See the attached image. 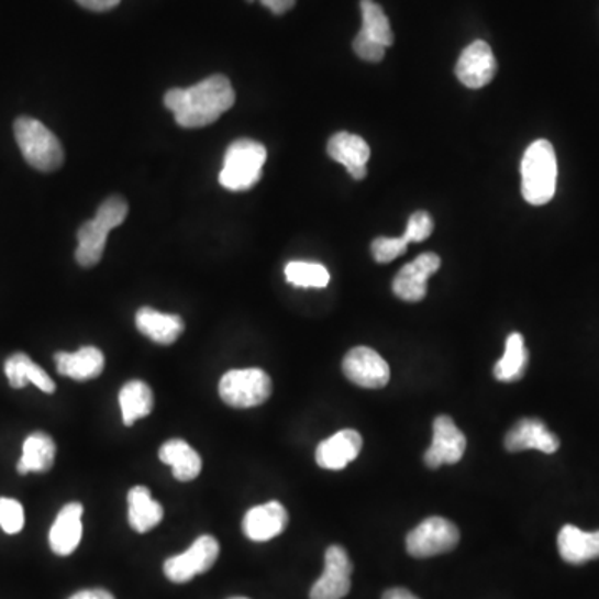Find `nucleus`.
I'll list each match as a JSON object with an SVG mask.
<instances>
[{"instance_id": "nucleus-37", "label": "nucleus", "mask_w": 599, "mask_h": 599, "mask_svg": "<svg viewBox=\"0 0 599 599\" xmlns=\"http://www.w3.org/2000/svg\"><path fill=\"white\" fill-rule=\"evenodd\" d=\"M384 599H420L404 588H391L384 592Z\"/></svg>"}, {"instance_id": "nucleus-8", "label": "nucleus", "mask_w": 599, "mask_h": 599, "mask_svg": "<svg viewBox=\"0 0 599 599\" xmlns=\"http://www.w3.org/2000/svg\"><path fill=\"white\" fill-rule=\"evenodd\" d=\"M220 555V545L210 534L197 537L193 545L182 555L171 556L165 562L164 573L171 583L184 585L196 576L213 568Z\"/></svg>"}, {"instance_id": "nucleus-28", "label": "nucleus", "mask_w": 599, "mask_h": 599, "mask_svg": "<svg viewBox=\"0 0 599 599\" xmlns=\"http://www.w3.org/2000/svg\"><path fill=\"white\" fill-rule=\"evenodd\" d=\"M359 9H362V19H364V25L359 32L371 41L384 45L385 48L390 47L393 44V31H391L390 21H388L384 9L375 0H362Z\"/></svg>"}, {"instance_id": "nucleus-4", "label": "nucleus", "mask_w": 599, "mask_h": 599, "mask_svg": "<svg viewBox=\"0 0 599 599\" xmlns=\"http://www.w3.org/2000/svg\"><path fill=\"white\" fill-rule=\"evenodd\" d=\"M267 162V148L252 138H239L226 148L219 180L230 192H245L257 186Z\"/></svg>"}, {"instance_id": "nucleus-16", "label": "nucleus", "mask_w": 599, "mask_h": 599, "mask_svg": "<svg viewBox=\"0 0 599 599\" xmlns=\"http://www.w3.org/2000/svg\"><path fill=\"white\" fill-rule=\"evenodd\" d=\"M84 507L80 503H69L58 511L51 531L48 545L57 556H69L76 552L82 540Z\"/></svg>"}, {"instance_id": "nucleus-19", "label": "nucleus", "mask_w": 599, "mask_h": 599, "mask_svg": "<svg viewBox=\"0 0 599 599\" xmlns=\"http://www.w3.org/2000/svg\"><path fill=\"white\" fill-rule=\"evenodd\" d=\"M54 359L58 375L77 381L93 380L106 367V356L96 346H82L74 353L57 352Z\"/></svg>"}, {"instance_id": "nucleus-27", "label": "nucleus", "mask_w": 599, "mask_h": 599, "mask_svg": "<svg viewBox=\"0 0 599 599\" xmlns=\"http://www.w3.org/2000/svg\"><path fill=\"white\" fill-rule=\"evenodd\" d=\"M528 358H530V355H528L526 346H524L523 335L521 333H511L508 336L507 346H504V355L495 365V378L498 381H504V384L521 380L524 377V371H526Z\"/></svg>"}, {"instance_id": "nucleus-14", "label": "nucleus", "mask_w": 599, "mask_h": 599, "mask_svg": "<svg viewBox=\"0 0 599 599\" xmlns=\"http://www.w3.org/2000/svg\"><path fill=\"white\" fill-rule=\"evenodd\" d=\"M288 526V513L280 501H268L252 508L242 521V530L252 542H270L280 536Z\"/></svg>"}, {"instance_id": "nucleus-23", "label": "nucleus", "mask_w": 599, "mask_h": 599, "mask_svg": "<svg viewBox=\"0 0 599 599\" xmlns=\"http://www.w3.org/2000/svg\"><path fill=\"white\" fill-rule=\"evenodd\" d=\"M5 377L9 384L14 388H24L25 385L32 384L44 391V393H54L55 384L44 368L38 367L32 362L31 356L25 353H14L5 359L4 365Z\"/></svg>"}, {"instance_id": "nucleus-11", "label": "nucleus", "mask_w": 599, "mask_h": 599, "mask_svg": "<svg viewBox=\"0 0 599 599\" xmlns=\"http://www.w3.org/2000/svg\"><path fill=\"white\" fill-rule=\"evenodd\" d=\"M466 436L452 418L440 414L433 422V442L426 450L425 463L432 469L443 465H455L465 455Z\"/></svg>"}, {"instance_id": "nucleus-1", "label": "nucleus", "mask_w": 599, "mask_h": 599, "mask_svg": "<svg viewBox=\"0 0 599 599\" xmlns=\"http://www.w3.org/2000/svg\"><path fill=\"white\" fill-rule=\"evenodd\" d=\"M164 103L180 127H207L232 109L235 90L225 76L217 74L187 89L168 90Z\"/></svg>"}, {"instance_id": "nucleus-36", "label": "nucleus", "mask_w": 599, "mask_h": 599, "mask_svg": "<svg viewBox=\"0 0 599 599\" xmlns=\"http://www.w3.org/2000/svg\"><path fill=\"white\" fill-rule=\"evenodd\" d=\"M69 599H115L112 592L106 591V589H84V591L76 592L70 596Z\"/></svg>"}, {"instance_id": "nucleus-31", "label": "nucleus", "mask_w": 599, "mask_h": 599, "mask_svg": "<svg viewBox=\"0 0 599 599\" xmlns=\"http://www.w3.org/2000/svg\"><path fill=\"white\" fill-rule=\"evenodd\" d=\"M408 245L410 244H408L403 235L398 236V239L380 236L371 244V254H374V258L378 264H390V262L397 260L407 252Z\"/></svg>"}, {"instance_id": "nucleus-12", "label": "nucleus", "mask_w": 599, "mask_h": 599, "mask_svg": "<svg viewBox=\"0 0 599 599\" xmlns=\"http://www.w3.org/2000/svg\"><path fill=\"white\" fill-rule=\"evenodd\" d=\"M442 258L433 252L420 255L411 264L404 265L393 280V293L403 302H422L426 297L429 278L439 271Z\"/></svg>"}, {"instance_id": "nucleus-29", "label": "nucleus", "mask_w": 599, "mask_h": 599, "mask_svg": "<svg viewBox=\"0 0 599 599\" xmlns=\"http://www.w3.org/2000/svg\"><path fill=\"white\" fill-rule=\"evenodd\" d=\"M288 284L298 288H325L330 284V274L317 262H290L285 267Z\"/></svg>"}, {"instance_id": "nucleus-6", "label": "nucleus", "mask_w": 599, "mask_h": 599, "mask_svg": "<svg viewBox=\"0 0 599 599\" xmlns=\"http://www.w3.org/2000/svg\"><path fill=\"white\" fill-rule=\"evenodd\" d=\"M271 390V378L260 368L226 371L219 384L220 398L232 408L260 407L270 398Z\"/></svg>"}, {"instance_id": "nucleus-35", "label": "nucleus", "mask_w": 599, "mask_h": 599, "mask_svg": "<svg viewBox=\"0 0 599 599\" xmlns=\"http://www.w3.org/2000/svg\"><path fill=\"white\" fill-rule=\"evenodd\" d=\"M265 8L270 9L271 14L284 15L297 4V0H260Z\"/></svg>"}, {"instance_id": "nucleus-9", "label": "nucleus", "mask_w": 599, "mask_h": 599, "mask_svg": "<svg viewBox=\"0 0 599 599\" xmlns=\"http://www.w3.org/2000/svg\"><path fill=\"white\" fill-rule=\"evenodd\" d=\"M353 563L342 546L333 545L325 553V568L310 589V599H343L352 589Z\"/></svg>"}, {"instance_id": "nucleus-15", "label": "nucleus", "mask_w": 599, "mask_h": 599, "mask_svg": "<svg viewBox=\"0 0 599 599\" xmlns=\"http://www.w3.org/2000/svg\"><path fill=\"white\" fill-rule=\"evenodd\" d=\"M504 448L510 453L537 450L552 455L559 448V439L546 429L542 420L523 418L504 436Z\"/></svg>"}, {"instance_id": "nucleus-21", "label": "nucleus", "mask_w": 599, "mask_h": 599, "mask_svg": "<svg viewBox=\"0 0 599 599\" xmlns=\"http://www.w3.org/2000/svg\"><path fill=\"white\" fill-rule=\"evenodd\" d=\"M558 550L569 565H583L599 558V531L586 533L573 524H566L558 534Z\"/></svg>"}, {"instance_id": "nucleus-20", "label": "nucleus", "mask_w": 599, "mask_h": 599, "mask_svg": "<svg viewBox=\"0 0 599 599\" xmlns=\"http://www.w3.org/2000/svg\"><path fill=\"white\" fill-rule=\"evenodd\" d=\"M135 325L142 335L158 345H171L186 330V323L178 315L162 313L151 307H142L135 315Z\"/></svg>"}, {"instance_id": "nucleus-3", "label": "nucleus", "mask_w": 599, "mask_h": 599, "mask_svg": "<svg viewBox=\"0 0 599 599\" xmlns=\"http://www.w3.org/2000/svg\"><path fill=\"white\" fill-rule=\"evenodd\" d=\"M127 213L129 203L122 197L113 196L103 200L102 206L97 209L96 217L87 220L77 232L79 247L76 251V260L79 265L90 268L102 260L110 230L122 225L127 219Z\"/></svg>"}, {"instance_id": "nucleus-13", "label": "nucleus", "mask_w": 599, "mask_h": 599, "mask_svg": "<svg viewBox=\"0 0 599 599\" xmlns=\"http://www.w3.org/2000/svg\"><path fill=\"white\" fill-rule=\"evenodd\" d=\"M456 77L468 89H481L493 80L497 74V58L490 45L484 41L473 42L459 55Z\"/></svg>"}, {"instance_id": "nucleus-30", "label": "nucleus", "mask_w": 599, "mask_h": 599, "mask_svg": "<svg viewBox=\"0 0 599 599\" xmlns=\"http://www.w3.org/2000/svg\"><path fill=\"white\" fill-rule=\"evenodd\" d=\"M24 524V507L14 498H0V528L8 534H18Z\"/></svg>"}, {"instance_id": "nucleus-7", "label": "nucleus", "mask_w": 599, "mask_h": 599, "mask_svg": "<svg viewBox=\"0 0 599 599\" xmlns=\"http://www.w3.org/2000/svg\"><path fill=\"white\" fill-rule=\"evenodd\" d=\"M459 543V531L442 517L426 518L407 536V552L413 558H432L453 552Z\"/></svg>"}, {"instance_id": "nucleus-24", "label": "nucleus", "mask_w": 599, "mask_h": 599, "mask_svg": "<svg viewBox=\"0 0 599 599\" xmlns=\"http://www.w3.org/2000/svg\"><path fill=\"white\" fill-rule=\"evenodd\" d=\"M54 440L47 433L35 432L25 439L22 446V456L18 463V472L21 475L29 473H47L55 462Z\"/></svg>"}, {"instance_id": "nucleus-17", "label": "nucleus", "mask_w": 599, "mask_h": 599, "mask_svg": "<svg viewBox=\"0 0 599 599\" xmlns=\"http://www.w3.org/2000/svg\"><path fill=\"white\" fill-rule=\"evenodd\" d=\"M330 157L342 164L355 180L367 177V164L370 160V147L364 138L350 132H339L329 141Z\"/></svg>"}, {"instance_id": "nucleus-25", "label": "nucleus", "mask_w": 599, "mask_h": 599, "mask_svg": "<svg viewBox=\"0 0 599 599\" xmlns=\"http://www.w3.org/2000/svg\"><path fill=\"white\" fill-rule=\"evenodd\" d=\"M164 508L152 498L151 490L135 487L129 491V524L137 533H148L160 524Z\"/></svg>"}, {"instance_id": "nucleus-2", "label": "nucleus", "mask_w": 599, "mask_h": 599, "mask_svg": "<svg viewBox=\"0 0 599 599\" xmlns=\"http://www.w3.org/2000/svg\"><path fill=\"white\" fill-rule=\"evenodd\" d=\"M558 162L548 141H536L521 160V193L531 206H545L555 197Z\"/></svg>"}, {"instance_id": "nucleus-5", "label": "nucleus", "mask_w": 599, "mask_h": 599, "mask_svg": "<svg viewBox=\"0 0 599 599\" xmlns=\"http://www.w3.org/2000/svg\"><path fill=\"white\" fill-rule=\"evenodd\" d=\"M14 135L25 162L35 170L54 171L63 167V144L41 120L19 117L14 124Z\"/></svg>"}, {"instance_id": "nucleus-34", "label": "nucleus", "mask_w": 599, "mask_h": 599, "mask_svg": "<svg viewBox=\"0 0 599 599\" xmlns=\"http://www.w3.org/2000/svg\"><path fill=\"white\" fill-rule=\"evenodd\" d=\"M77 2L92 12H107L120 4V0H77Z\"/></svg>"}, {"instance_id": "nucleus-18", "label": "nucleus", "mask_w": 599, "mask_h": 599, "mask_svg": "<svg viewBox=\"0 0 599 599\" xmlns=\"http://www.w3.org/2000/svg\"><path fill=\"white\" fill-rule=\"evenodd\" d=\"M364 446V439L356 430H342L335 435L320 443L317 448L315 459L320 468L343 469L358 458Z\"/></svg>"}, {"instance_id": "nucleus-22", "label": "nucleus", "mask_w": 599, "mask_h": 599, "mask_svg": "<svg viewBox=\"0 0 599 599\" xmlns=\"http://www.w3.org/2000/svg\"><path fill=\"white\" fill-rule=\"evenodd\" d=\"M158 458L171 466L178 481H192L202 472V458L186 440L171 439L158 450Z\"/></svg>"}, {"instance_id": "nucleus-38", "label": "nucleus", "mask_w": 599, "mask_h": 599, "mask_svg": "<svg viewBox=\"0 0 599 599\" xmlns=\"http://www.w3.org/2000/svg\"><path fill=\"white\" fill-rule=\"evenodd\" d=\"M230 599H248V598H240V596H236V598H230Z\"/></svg>"}, {"instance_id": "nucleus-33", "label": "nucleus", "mask_w": 599, "mask_h": 599, "mask_svg": "<svg viewBox=\"0 0 599 599\" xmlns=\"http://www.w3.org/2000/svg\"><path fill=\"white\" fill-rule=\"evenodd\" d=\"M353 51H355V54L359 58L367 60V63H380V60H384L387 48L378 44V42L371 41V38H368L362 32H358L355 41H353Z\"/></svg>"}, {"instance_id": "nucleus-32", "label": "nucleus", "mask_w": 599, "mask_h": 599, "mask_svg": "<svg viewBox=\"0 0 599 599\" xmlns=\"http://www.w3.org/2000/svg\"><path fill=\"white\" fill-rule=\"evenodd\" d=\"M433 233V219L429 212H414L411 213L408 219L407 230H404L403 236L407 239L408 244H414V242H423L429 239Z\"/></svg>"}, {"instance_id": "nucleus-10", "label": "nucleus", "mask_w": 599, "mask_h": 599, "mask_svg": "<svg viewBox=\"0 0 599 599\" xmlns=\"http://www.w3.org/2000/svg\"><path fill=\"white\" fill-rule=\"evenodd\" d=\"M343 374L356 387L384 388L390 381V367L368 346H355L343 358Z\"/></svg>"}, {"instance_id": "nucleus-26", "label": "nucleus", "mask_w": 599, "mask_h": 599, "mask_svg": "<svg viewBox=\"0 0 599 599\" xmlns=\"http://www.w3.org/2000/svg\"><path fill=\"white\" fill-rule=\"evenodd\" d=\"M119 403L122 410V422L125 426H132L137 420L152 413L154 393L145 381L132 380L120 390Z\"/></svg>"}]
</instances>
